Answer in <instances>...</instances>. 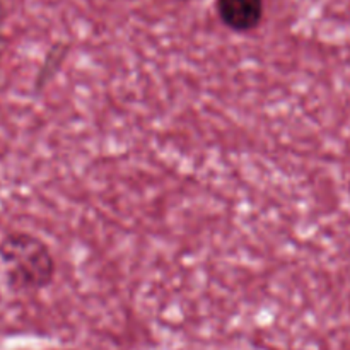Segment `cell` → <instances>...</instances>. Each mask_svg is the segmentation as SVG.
<instances>
[{
  "label": "cell",
  "instance_id": "obj_3",
  "mask_svg": "<svg viewBox=\"0 0 350 350\" xmlns=\"http://www.w3.org/2000/svg\"><path fill=\"white\" fill-rule=\"evenodd\" d=\"M163 2H170V3H190V2H195V0H163Z\"/></svg>",
  "mask_w": 350,
  "mask_h": 350
},
{
  "label": "cell",
  "instance_id": "obj_2",
  "mask_svg": "<svg viewBox=\"0 0 350 350\" xmlns=\"http://www.w3.org/2000/svg\"><path fill=\"white\" fill-rule=\"evenodd\" d=\"M219 19L234 33H250L263 21V0H215Z\"/></svg>",
  "mask_w": 350,
  "mask_h": 350
},
{
  "label": "cell",
  "instance_id": "obj_1",
  "mask_svg": "<svg viewBox=\"0 0 350 350\" xmlns=\"http://www.w3.org/2000/svg\"><path fill=\"white\" fill-rule=\"evenodd\" d=\"M0 263L7 286L16 293H36L51 284L55 260L50 248L29 232H10L0 241Z\"/></svg>",
  "mask_w": 350,
  "mask_h": 350
}]
</instances>
